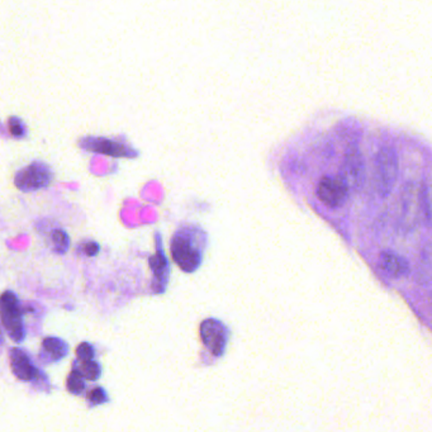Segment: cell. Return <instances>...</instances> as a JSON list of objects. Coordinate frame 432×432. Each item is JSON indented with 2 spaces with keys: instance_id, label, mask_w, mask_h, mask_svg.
Instances as JSON below:
<instances>
[{
  "instance_id": "15",
  "label": "cell",
  "mask_w": 432,
  "mask_h": 432,
  "mask_svg": "<svg viewBox=\"0 0 432 432\" xmlns=\"http://www.w3.org/2000/svg\"><path fill=\"white\" fill-rule=\"evenodd\" d=\"M85 380L87 379L82 375V372H80L79 366L74 363L73 370L69 374L66 379L67 392L74 395H82L85 392V389H87V381Z\"/></svg>"
},
{
  "instance_id": "9",
  "label": "cell",
  "mask_w": 432,
  "mask_h": 432,
  "mask_svg": "<svg viewBox=\"0 0 432 432\" xmlns=\"http://www.w3.org/2000/svg\"><path fill=\"white\" fill-rule=\"evenodd\" d=\"M155 236H156V253L150 258L149 265L155 280L154 289L156 293H164L170 278V262L165 255L164 245L161 242L160 233L156 232Z\"/></svg>"
},
{
  "instance_id": "21",
  "label": "cell",
  "mask_w": 432,
  "mask_h": 432,
  "mask_svg": "<svg viewBox=\"0 0 432 432\" xmlns=\"http://www.w3.org/2000/svg\"><path fill=\"white\" fill-rule=\"evenodd\" d=\"M9 128H10V132L15 137H23L26 134V128L23 126L22 122L17 118H12L10 123H9Z\"/></svg>"
},
{
  "instance_id": "20",
  "label": "cell",
  "mask_w": 432,
  "mask_h": 432,
  "mask_svg": "<svg viewBox=\"0 0 432 432\" xmlns=\"http://www.w3.org/2000/svg\"><path fill=\"white\" fill-rule=\"evenodd\" d=\"M78 250L80 251V253H84L85 256H88V258H94V256H97L99 251H100V245L96 242V241H87V242H84L82 245H79L78 246Z\"/></svg>"
},
{
  "instance_id": "4",
  "label": "cell",
  "mask_w": 432,
  "mask_h": 432,
  "mask_svg": "<svg viewBox=\"0 0 432 432\" xmlns=\"http://www.w3.org/2000/svg\"><path fill=\"white\" fill-rule=\"evenodd\" d=\"M398 157L395 150L384 147L375 159V186L381 198H387L395 189L398 179Z\"/></svg>"
},
{
  "instance_id": "8",
  "label": "cell",
  "mask_w": 432,
  "mask_h": 432,
  "mask_svg": "<svg viewBox=\"0 0 432 432\" xmlns=\"http://www.w3.org/2000/svg\"><path fill=\"white\" fill-rule=\"evenodd\" d=\"M10 368L15 378L22 381H35L44 377L42 370L38 369L30 354L21 348H13L9 350Z\"/></svg>"
},
{
  "instance_id": "17",
  "label": "cell",
  "mask_w": 432,
  "mask_h": 432,
  "mask_svg": "<svg viewBox=\"0 0 432 432\" xmlns=\"http://www.w3.org/2000/svg\"><path fill=\"white\" fill-rule=\"evenodd\" d=\"M80 372H82V375L85 377V379L89 380V381H97L100 377H102V366H99V363L96 361L94 359L93 360H88V361H80ZM75 364L78 366V363L75 361Z\"/></svg>"
},
{
  "instance_id": "1",
  "label": "cell",
  "mask_w": 432,
  "mask_h": 432,
  "mask_svg": "<svg viewBox=\"0 0 432 432\" xmlns=\"http://www.w3.org/2000/svg\"><path fill=\"white\" fill-rule=\"evenodd\" d=\"M208 247V233L201 226L181 224L172 235L170 253L172 260L184 273H194L201 268Z\"/></svg>"
},
{
  "instance_id": "3",
  "label": "cell",
  "mask_w": 432,
  "mask_h": 432,
  "mask_svg": "<svg viewBox=\"0 0 432 432\" xmlns=\"http://www.w3.org/2000/svg\"><path fill=\"white\" fill-rule=\"evenodd\" d=\"M0 308H1V323L6 328L8 336L15 343H23L27 331L23 321L22 306L21 299L15 291H6L0 298Z\"/></svg>"
},
{
  "instance_id": "12",
  "label": "cell",
  "mask_w": 432,
  "mask_h": 432,
  "mask_svg": "<svg viewBox=\"0 0 432 432\" xmlns=\"http://www.w3.org/2000/svg\"><path fill=\"white\" fill-rule=\"evenodd\" d=\"M89 143H82V146L87 150L111 155V156L120 157L134 156V150L129 149L125 143L112 141V140H105V138H89Z\"/></svg>"
},
{
  "instance_id": "22",
  "label": "cell",
  "mask_w": 432,
  "mask_h": 432,
  "mask_svg": "<svg viewBox=\"0 0 432 432\" xmlns=\"http://www.w3.org/2000/svg\"><path fill=\"white\" fill-rule=\"evenodd\" d=\"M430 218H431L432 221V201H430Z\"/></svg>"
},
{
  "instance_id": "10",
  "label": "cell",
  "mask_w": 432,
  "mask_h": 432,
  "mask_svg": "<svg viewBox=\"0 0 432 432\" xmlns=\"http://www.w3.org/2000/svg\"><path fill=\"white\" fill-rule=\"evenodd\" d=\"M364 161L358 150H351L343 160L341 177L350 188V192H358L364 183Z\"/></svg>"
},
{
  "instance_id": "6",
  "label": "cell",
  "mask_w": 432,
  "mask_h": 432,
  "mask_svg": "<svg viewBox=\"0 0 432 432\" xmlns=\"http://www.w3.org/2000/svg\"><path fill=\"white\" fill-rule=\"evenodd\" d=\"M199 334L204 348L213 357L216 358L224 357L231 332L230 328L227 327L222 321L217 318L201 321Z\"/></svg>"
},
{
  "instance_id": "7",
  "label": "cell",
  "mask_w": 432,
  "mask_h": 432,
  "mask_svg": "<svg viewBox=\"0 0 432 432\" xmlns=\"http://www.w3.org/2000/svg\"><path fill=\"white\" fill-rule=\"evenodd\" d=\"M350 193V188L341 175L323 177L316 189L318 199L328 208H339L343 206Z\"/></svg>"
},
{
  "instance_id": "16",
  "label": "cell",
  "mask_w": 432,
  "mask_h": 432,
  "mask_svg": "<svg viewBox=\"0 0 432 432\" xmlns=\"http://www.w3.org/2000/svg\"><path fill=\"white\" fill-rule=\"evenodd\" d=\"M50 241H51L50 244L51 250L57 255H64L70 249V237L67 232L62 228H55L53 233L50 235Z\"/></svg>"
},
{
  "instance_id": "19",
  "label": "cell",
  "mask_w": 432,
  "mask_h": 432,
  "mask_svg": "<svg viewBox=\"0 0 432 432\" xmlns=\"http://www.w3.org/2000/svg\"><path fill=\"white\" fill-rule=\"evenodd\" d=\"M96 357L94 346L89 343H82L76 348V358L80 361L93 360Z\"/></svg>"
},
{
  "instance_id": "11",
  "label": "cell",
  "mask_w": 432,
  "mask_h": 432,
  "mask_svg": "<svg viewBox=\"0 0 432 432\" xmlns=\"http://www.w3.org/2000/svg\"><path fill=\"white\" fill-rule=\"evenodd\" d=\"M379 258L381 268L392 278H403L411 271L410 262L399 253L384 250L380 253Z\"/></svg>"
},
{
  "instance_id": "2",
  "label": "cell",
  "mask_w": 432,
  "mask_h": 432,
  "mask_svg": "<svg viewBox=\"0 0 432 432\" xmlns=\"http://www.w3.org/2000/svg\"><path fill=\"white\" fill-rule=\"evenodd\" d=\"M430 219V199L426 186L420 181H408L402 188L398 201V226L404 232L416 230Z\"/></svg>"
},
{
  "instance_id": "14",
  "label": "cell",
  "mask_w": 432,
  "mask_h": 432,
  "mask_svg": "<svg viewBox=\"0 0 432 432\" xmlns=\"http://www.w3.org/2000/svg\"><path fill=\"white\" fill-rule=\"evenodd\" d=\"M69 354V345L65 340L56 336L45 337L42 341V358L48 363H57Z\"/></svg>"
},
{
  "instance_id": "5",
  "label": "cell",
  "mask_w": 432,
  "mask_h": 432,
  "mask_svg": "<svg viewBox=\"0 0 432 432\" xmlns=\"http://www.w3.org/2000/svg\"><path fill=\"white\" fill-rule=\"evenodd\" d=\"M53 172L50 165L44 161H33L18 170L15 177V186L24 193L37 192L51 186Z\"/></svg>"
},
{
  "instance_id": "13",
  "label": "cell",
  "mask_w": 432,
  "mask_h": 432,
  "mask_svg": "<svg viewBox=\"0 0 432 432\" xmlns=\"http://www.w3.org/2000/svg\"><path fill=\"white\" fill-rule=\"evenodd\" d=\"M415 282L420 285L432 283V242H426L418 251L415 264Z\"/></svg>"
},
{
  "instance_id": "18",
  "label": "cell",
  "mask_w": 432,
  "mask_h": 432,
  "mask_svg": "<svg viewBox=\"0 0 432 432\" xmlns=\"http://www.w3.org/2000/svg\"><path fill=\"white\" fill-rule=\"evenodd\" d=\"M87 399L90 404L94 407L98 404H103V403L109 402V397L107 395L105 388L96 387L93 388L87 395Z\"/></svg>"
}]
</instances>
